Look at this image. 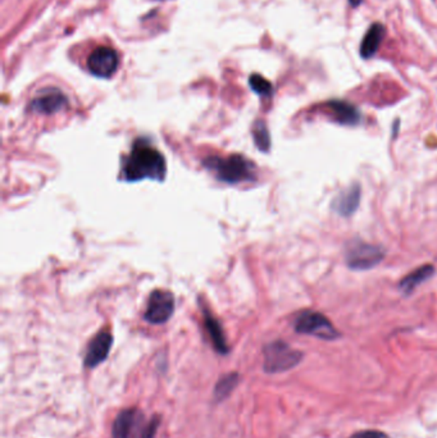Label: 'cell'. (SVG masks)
Segmentation results:
<instances>
[{
    "label": "cell",
    "instance_id": "obj_1",
    "mask_svg": "<svg viewBox=\"0 0 437 438\" xmlns=\"http://www.w3.org/2000/svg\"><path fill=\"white\" fill-rule=\"evenodd\" d=\"M166 174V159L160 150L150 145L145 139L136 140L124 162V180L128 182L141 180L163 181Z\"/></svg>",
    "mask_w": 437,
    "mask_h": 438
},
{
    "label": "cell",
    "instance_id": "obj_2",
    "mask_svg": "<svg viewBox=\"0 0 437 438\" xmlns=\"http://www.w3.org/2000/svg\"><path fill=\"white\" fill-rule=\"evenodd\" d=\"M205 164L215 172L218 180L227 183L256 180V166L241 155H229L227 158L213 157Z\"/></svg>",
    "mask_w": 437,
    "mask_h": 438
},
{
    "label": "cell",
    "instance_id": "obj_3",
    "mask_svg": "<svg viewBox=\"0 0 437 438\" xmlns=\"http://www.w3.org/2000/svg\"><path fill=\"white\" fill-rule=\"evenodd\" d=\"M385 257L381 246L364 243L361 240H352L347 243L345 262L354 271H368L380 264Z\"/></svg>",
    "mask_w": 437,
    "mask_h": 438
},
{
    "label": "cell",
    "instance_id": "obj_4",
    "mask_svg": "<svg viewBox=\"0 0 437 438\" xmlns=\"http://www.w3.org/2000/svg\"><path fill=\"white\" fill-rule=\"evenodd\" d=\"M301 359V353L292 350L282 341L272 342L264 348V370L278 373L295 367Z\"/></svg>",
    "mask_w": 437,
    "mask_h": 438
},
{
    "label": "cell",
    "instance_id": "obj_5",
    "mask_svg": "<svg viewBox=\"0 0 437 438\" xmlns=\"http://www.w3.org/2000/svg\"><path fill=\"white\" fill-rule=\"evenodd\" d=\"M295 331L298 334H312L323 340H335L340 334L323 314L318 312H303L295 320Z\"/></svg>",
    "mask_w": 437,
    "mask_h": 438
},
{
    "label": "cell",
    "instance_id": "obj_6",
    "mask_svg": "<svg viewBox=\"0 0 437 438\" xmlns=\"http://www.w3.org/2000/svg\"><path fill=\"white\" fill-rule=\"evenodd\" d=\"M174 309V295L163 290H155L148 300L145 320L152 324H162L171 318Z\"/></svg>",
    "mask_w": 437,
    "mask_h": 438
},
{
    "label": "cell",
    "instance_id": "obj_7",
    "mask_svg": "<svg viewBox=\"0 0 437 438\" xmlns=\"http://www.w3.org/2000/svg\"><path fill=\"white\" fill-rule=\"evenodd\" d=\"M119 58L114 49L99 47L88 59V68L94 76L100 78L111 77L119 68Z\"/></svg>",
    "mask_w": 437,
    "mask_h": 438
},
{
    "label": "cell",
    "instance_id": "obj_8",
    "mask_svg": "<svg viewBox=\"0 0 437 438\" xmlns=\"http://www.w3.org/2000/svg\"><path fill=\"white\" fill-rule=\"evenodd\" d=\"M361 188L358 182H353L350 186L342 188L339 194L333 197V210L341 217H350L361 202Z\"/></svg>",
    "mask_w": 437,
    "mask_h": 438
},
{
    "label": "cell",
    "instance_id": "obj_9",
    "mask_svg": "<svg viewBox=\"0 0 437 438\" xmlns=\"http://www.w3.org/2000/svg\"><path fill=\"white\" fill-rule=\"evenodd\" d=\"M112 343L113 337L108 331H102L100 334H97L89 345L85 358V365L88 368H95L100 363L104 362L111 351Z\"/></svg>",
    "mask_w": 437,
    "mask_h": 438
},
{
    "label": "cell",
    "instance_id": "obj_10",
    "mask_svg": "<svg viewBox=\"0 0 437 438\" xmlns=\"http://www.w3.org/2000/svg\"><path fill=\"white\" fill-rule=\"evenodd\" d=\"M68 100L66 95L56 89L42 91L40 95L31 102L30 108L34 111L42 114H53L56 111H62L67 105Z\"/></svg>",
    "mask_w": 437,
    "mask_h": 438
},
{
    "label": "cell",
    "instance_id": "obj_11",
    "mask_svg": "<svg viewBox=\"0 0 437 438\" xmlns=\"http://www.w3.org/2000/svg\"><path fill=\"white\" fill-rule=\"evenodd\" d=\"M325 107L333 121H336L340 125L353 127L361 122V111L354 104L349 103L347 100H330Z\"/></svg>",
    "mask_w": 437,
    "mask_h": 438
},
{
    "label": "cell",
    "instance_id": "obj_12",
    "mask_svg": "<svg viewBox=\"0 0 437 438\" xmlns=\"http://www.w3.org/2000/svg\"><path fill=\"white\" fill-rule=\"evenodd\" d=\"M386 35V28L382 25L381 22H375L368 28L366 35L363 36L361 42V56L363 59H371L375 56L376 53L381 47L382 40Z\"/></svg>",
    "mask_w": 437,
    "mask_h": 438
},
{
    "label": "cell",
    "instance_id": "obj_13",
    "mask_svg": "<svg viewBox=\"0 0 437 438\" xmlns=\"http://www.w3.org/2000/svg\"><path fill=\"white\" fill-rule=\"evenodd\" d=\"M433 273H435L433 265H422V267L417 268L414 271L410 272L408 276H405L400 281L399 287H400V290H402L404 295H409V293L416 290L418 286L422 285L427 279H431L433 276Z\"/></svg>",
    "mask_w": 437,
    "mask_h": 438
},
{
    "label": "cell",
    "instance_id": "obj_14",
    "mask_svg": "<svg viewBox=\"0 0 437 438\" xmlns=\"http://www.w3.org/2000/svg\"><path fill=\"white\" fill-rule=\"evenodd\" d=\"M138 411L135 409H127L119 413L112 430L113 438H131L132 431L136 427Z\"/></svg>",
    "mask_w": 437,
    "mask_h": 438
},
{
    "label": "cell",
    "instance_id": "obj_15",
    "mask_svg": "<svg viewBox=\"0 0 437 438\" xmlns=\"http://www.w3.org/2000/svg\"><path fill=\"white\" fill-rule=\"evenodd\" d=\"M204 322H205V327H207V331H208L209 336L212 339L215 348L221 354H226L229 351V348H227V343H226V340H225L222 328L220 326V323L212 315H209L208 313H205V320Z\"/></svg>",
    "mask_w": 437,
    "mask_h": 438
},
{
    "label": "cell",
    "instance_id": "obj_16",
    "mask_svg": "<svg viewBox=\"0 0 437 438\" xmlns=\"http://www.w3.org/2000/svg\"><path fill=\"white\" fill-rule=\"evenodd\" d=\"M253 135H254L256 145L259 147V150H262V152H268V150H270V146H271V139H270L268 128H267V126H265L263 121H258L256 126H254Z\"/></svg>",
    "mask_w": 437,
    "mask_h": 438
},
{
    "label": "cell",
    "instance_id": "obj_17",
    "mask_svg": "<svg viewBox=\"0 0 437 438\" xmlns=\"http://www.w3.org/2000/svg\"><path fill=\"white\" fill-rule=\"evenodd\" d=\"M237 375L232 373L229 376L223 377L220 382L217 383L215 389V397L217 400H223L229 396V394L234 391L237 384Z\"/></svg>",
    "mask_w": 437,
    "mask_h": 438
},
{
    "label": "cell",
    "instance_id": "obj_18",
    "mask_svg": "<svg viewBox=\"0 0 437 438\" xmlns=\"http://www.w3.org/2000/svg\"><path fill=\"white\" fill-rule=\"evenodd\" d=\"M250 87L253 89L254 92H257L258 95L261 97H271L272 92H273V86L271 83L264 78L261 75H251L249 78Z\"/></svg>",
    "mask_w": 437,
    "mask_h": 438
},
{
    "label": "cell",
    "instance_id": "obj_19",
    "mask_svg": "<svg viewBox=\"0 0 437 438\" xmlns=\"http://www.w3.org/2000/svg\"><path fill=\"white\" fill-rule=\"evenodd\" d=\"M158 425H160V419L158 418H153V420L150 422V425H148V428L144 432V437L143 438H154Z\"/></svg>",
    "mask_w": 437,
    "mask_h": 438
},
{
    "label": "cell",
    "instance_id": "obj_20",
    "mask_svg": "<svg viewBox=\"0 0 437 438\" xmlns=\"http://www.w3.org/2000/svg\"><path fill=\"white\" fill-rule=\"evenodd\" d=\"M350 438H389L386 434H383L381 432L376 431H367L361 432V433H357L354 436H352Z\"/></svg>",
    "mask_w": 437,
    "mask_h": 438
},
{
    "label": "cell",
    "instance_id": "obj_21",
    "mask_svg": "<svg viewBox=\"0 0 437 438\" xmlns=\"http://www.w3.org/2000/svg\"><path fill=\"white\" fill-rule=\"evenodd\" d=\"M361 1L363 0H349V3H350V6L353 8L359 7L361 4Z\"/></svg>",
    "mask_w": 437,
    "mask_h": 438
}]
</instances>
